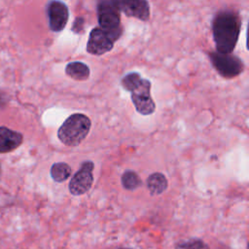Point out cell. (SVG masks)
Instances as JSON below:
<instances>
[{
  "label": "cell",
  "mask_w": 249,
  "mask_h": 249,
  "mask_svg": "<svg viewBox=\"0 0 249 249\" xmlns=\"http://www.w3.org/2000/svg\"><path fill=\"white\" fill-rule=\"evenodd\" d=\"M90 125V120L86 115L81 113L72 114L58 128V139L66 146H77L87 137Z\"/></svg>",
  "instance_id": "obj_2"
},
{
  "label": "cell",
  "mask_w": 249,
  "mask_h": 249,
  "mask_svg": "<svg viewBox=\"0 0 249 249\" xmlns=\"http://www.w3.org/2000/svg\"><path fill=\"white\" fill-rule=\"evenodd\" d=\"M93 167L94 164L92 161H84L80 169L73 175L68 186V189L73 196H82L91 188L93 183Z\"/></svg>",
  "instance_id": "obj_6"
},
{
  "label": "cell",
  "mask_w": 249,
  "mask_h": 249,
  "mask_svg": "<svg viewBox=\"0 0 249 249\" xmlns=\"http://www.w3.org/2000/svg\"><path fill=\"white\" fill-rule=\"evenodd\" d=\"M147 187L151 195H160L166 190L167 179L162 173H153L147 179Z\"/></svg>",
  "instance_id": "obj_12"
},
{
  "label": "cell",
  "mask_w": 249,
  "mask_h": 249,
  "mask_svg": "<svg viewBox=\"0 0 249 249\" xmlns=\"http://www.w3.org/2000/svg\"><path fill=\"white\" fill-rule=\"evenodd\" d=\"M130 92L131 101L138 113L145 116L154 113L156 104L151 96V83L149 80L141 78L130 89Z\"/></svg>",
  "instance_id": "obj_4"
},
{
  "label": "cell",
  "mask_w": 249,
  "mask_h": 249,
  "mask_svg": "<svg viewBox=\"0 0 249 249\" xmlns=\"http://www.w3.org/2000/svg\"><path fill=\"white\" fill-rule=\"evenodd\" d=\"M141 183L142 182L140 177L137 175L136 172L132 170H126L122 175V184L123 187L126 190H135L139 186H141Z\"/></svg>",
  "instance_id": "obj_14"
},
{
  "label": "cell",
  "mask_w": 249,
  "mask_h": 249,
  "mask_svg": "<svg viewBox=\"0 0 249 249\" xmlns=\"http://www.w3.org/2000/svg\"><path fill=\"white\" fill-rule=\"evenodd\" d=\"M142 77L140 76L139 73L137 72H130L128 74H126L123 79H122V86L123 88L127 90L130 91V89L139 82V80Z\"/></svg>",
  "instance_id": "obj_15"
},
{
  "label": "cell",
  "mask_w": 249,
  "mask_h": 249,
  "mask_svg": "<svg viewBox=\"0 0 249 249\" xmlns=\"http://www.w3.org/2000/svg\"><path fill=\"white\" fill-rule=\"evenodd\" d=\"M47 13L51 30L54 32L61 31L68 21L69 11L67 6L61 1L52 0L48 4Z\"/></svg>",
  "instance_id": "obj_9"
},
{
  "label": "cell",
  "mask_w": 249,
  "mask_h": 249,
  "mask_svg": "<svg viewBox=\"0 0 249 249\" xmlns=\"http://www.w3.org/2000/svg\"><path fill=\"white\" fill-rule=\"evenodd\" d=\"M71 175V168L65 162L53 163L51 167V176L53 181L61 183L66 181Z\"/></svg>",
  "instance_id": "obj_13"
},
{
  "label": "cell",
  "mask_w": 249,
  "mask_h": 249,
  "mask_svg": "<svg viewBox=\"0 0 249 249\" xmlns=\"http://www.w3.org/2000/svg\"><path fill=\"white\" fill-rule=\"evenodd\" d=\"M4 103H5V95L2 92H0V107H2Z\"/></svg>",
  "instance_id": "obj_18"
},
{
  "label": "cell",
  "mask_w": 249,
  "mask_h": 249,
  "mask_svg": "<svg viewBox=\"0 0 249 249\" xmlns=\"http://www.w3.org/2000/svg\"><path fill=\"white\" fill-rule=\"evenodd\" d=\"M83 25H84V18H76V20L74 21V24H73L72 29H73L75 32H80V31L83 29Z\"/></svg>",
  "instance_id": "obj_17"
},
{
  "label": "cell",
  "mask_w": 249,
  "mask_h": 249,
  "mask_svg": "<svg viewBox=\"0 0 249 249\" xmlns=\"http://www.w3.org/2000/svg\"><path fill=\"white\" fill-rule=\"evenodd\" d=\"M100 28L108 32L116 41L122 34L120 11L111 0H100L97 8Z\"/></svg>",
  "instance_id": "obj_3"
},
{
  "label": "cell",
  "mask_w": 249,
  "mask_h": 249,
  "mask_svg": "<svg viewBox=\"0 0 249 249\" xmlns=\"http://www.w3.org/2000/svg\"><path fill=\"white\" fill-rule=\"evenodd\" d=\"M209 58L217 72L225 78H233L244 69L242 60L233 54L214 52L209 53Z\"/></svg>",
  "instance_id": "obj_5"
},
{
  "label": "cell",
  "mask_w": 249,
  "mask_h": 249,
  "mask_svg": "<svg viewBox=\"0 0 249 249\" xmlns=\"http://www.w3.org/2000/svg\"><path fill=\"white\" fill-rule=\"evenodd\" d=\"M114 42L115 40L108 32L100 27H95L90 31L87 44V52L95 55L104 54L112 50Z\"/></svg>",
  "instance_id": "obj_7"
},
{
  "label": "cell",
  "mask_w": 249,
  "mask_h": 249,
  "mask_svg": "<svg viewBox=\"0 0 249 249\" xmlns=\"http://www.w3.org/2000/svg\"><path fill=\"white\" fill-rule=\"evenodd\" d=\"M115 7L124 13L127 17L136 18L141 20H148L150 7L147 0H111Z\"/></svg>",
  "instance_id": "obj_8"
},
{
  "label": "cell",
  "mask_w": 249,
  "mask_h": 249,
  "mask_svg": "<svg viewBox=\"0 0 249 249\" xmlns=\"http://www.w3.org/2000/svg\"><path fill=\"white\" fill-rule=\"evenodd\" d=\"M240 18L233 11H222L215 16L212 30L217 52L231 53L234 50L240 33Z\"/></svg>",
  "instance_id": "obj_1"
},
{
  "label": "cell",
  "mask_w": 249,
  "mask_h": 249,
  "mask_svg": "<svg viewBox=\"0 0 249 249\" xmlns=\"http://www.w3.org/2000/svg\"><path fill=\"white\" fill-rule=\"evenodd\" d=\"M21 133L0 126V153H8L17 149L22 143Z\"/></svg>",
  "instance_id": "obj_10"
},
{
  "label": "cell",
  "mask_w": 249,
  "mask_h": 249,
  "mask_svg": "<svg viewBox=\"0 0 249 249\" xmlns=\"http://www.w3.org/2000/svg\"><path fill=\"white\" fill-rule=\"evenodd\" d=\"M67 76L77 81L87 80L89 76V68L81 61H73L67 64L65 68Z\"/></svg>",
  "instance_id": "obj_11"
},
{
  "label": "cell",
  "mask_w": 249,
  "mask_h": 249,
  "mask_svg": "<svg viewBox=\"0 0 249 249\" xmlns=\"http://www.w3.org/2000/svg\"><path fill=\"white\" fill-rule=\"evenodd\" d=\"M205 244L199 239H191L185 242L178 243L175 249H204Z\"/></svg>",
  "instance_id": "obj_16"
}]
</instances>
